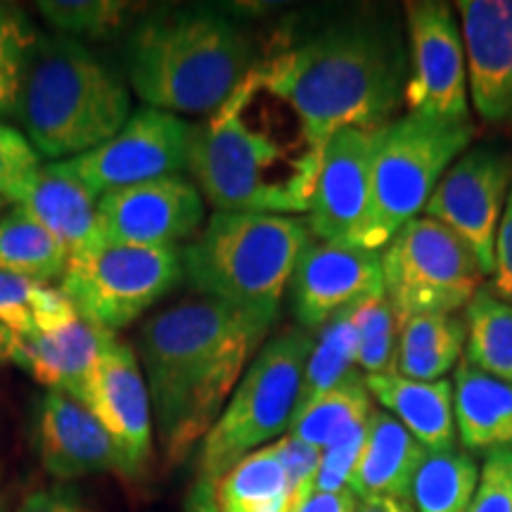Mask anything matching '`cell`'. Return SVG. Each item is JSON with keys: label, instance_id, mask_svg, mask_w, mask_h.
Wrapping results in <instances>:
<instances>
[{"label": "cell", "instance_id": "1", "mask_svg": "<svg viewBox=\"0 0 512 512\" xmlns=\"http://www.w3.org/2000/svg\"><path fill=\"white\" fill-rule=\"evenodd\" d=\"M273 323L202 294L145 320L136 354L166 467L207 437Z\"/></svg>", "mask_w": 512, "mask_h": 512}, {"label": "cell", "instance_id": "2", "mask_svg": "<svg viewBox=\"0 0 512 512\" xmlns=\"http://www.w3.org/2000/svg\"><path fill=\"white\" fill-rule=\"evenodd\" d=\"M320 157L297 114L249 74L219 110L195 124L188 171L216 211L302 216L309 214Z\"/></svg>", "mask_w": 512, "mask_h": 512}, {"label": "cell", "instance_id": "3", "mask_svg": "<svg viewBox=\"0 0 512 512\" xmlns=\"http://www.w3.org/2000/svg\"><path fill=\"white\" fill-rule=\"evenodd\" d=\"M252 74L323 150L342 128L380 131L396 119L408 55L394 27L358 17L259 62Z\"/></svg>", "mask_w": 512, "mask_h": 512}, {"label": "cell", "instance_id": "4", "mask_svg": "<svg viewBox=\"0 0 512 512\" xmlns=\"http://www.w3.org/2000/svg\"><path fill=\"white\" fill-rule=\"evenodd\" d=\"M259 64L249 36L214 10H162L128 38V81L147 107L214 114Z\"/></svg>", "mask_w": 512, "mask_h": 512}, {"label": "cell", "instance_id": "5", "mask_svg": "<svg viewBox=\"0 0 512 512\" xmlns=\"http://www.w3.org/2000/svg\"><path fill=\"white\" fill-rule=\"evenodd\" d=\"M12 117L38 155L74 159L117 136L131 117V95L110 64L81 43L38 34Z\"/></svg>", "mask_w": 512, "mask_h": 512}, {"label": "cell", "instance_id": "6", "mask_svg": "<svg viewBox=\"0 0 512 512\" xmlns=\"http://www.w3.org/2000/svg\"><path fill=\"white\" fill-rule=\"evenodd\" d=\"M311 233L299 216L214 211L181 247L183 278L202 297L278 318Z\"/></svg>", "mask_w": 512, "mask_h": 512}, {"label": "cell", "instance_id": "7", "mask_svg": "<svg viewBox=\"0 0 512 512\" xmlns=\"http://www.w3.org/2000/svg\"><path fill=\"white\" fill-rule=\"evenodd\" d=\"M470 121L403 114L375 136L368 207L351 245L382 252L408 221L418 219L448 166L470 147Z\"/></svg>", "mask_w": 512, "mask_h": 512}, {"label": "cell", "instance_id": "8", "mask_svg": "<svg viewBox=\"0 0 512 512\" xmlns=\"http://www.w3.org/2000/svg\"><path fill=\"white\" fill-rule=\"evenodd\" d=\"M313 335L285 330L256 351L226 408L202 439L197 477L216 484L249 453L283 437L297 413Z\"/></svg>", "mask_w": 512, "mask_h": 512}, {"label": "cell", "instance_id": "9", "mask_svg": "<svg viewBox=\"0 0 512 512\" xmlns=\"http://www.w3.org/2000/svg\"><path fill=\"white\" fill-rule=\"evenodd\" d=\"M384 294L396 318L458 313L484 285L477 256L439 221H408L380 252Z\"/></svg>", "mask_w": 512, "mask_h": 512}, {"label": "cell", "instance_id": "10", "mask_svg": "<svg viewBox=\"0 0 512 512\" xmlns=\"http://www.w3.org/2000/svg\"><path fill=\"white\" fill-rule=\"evenodd\" d=\"M181 280V247L105 242L93 252L69 256L60 292L88 320L117 335Z\"/></svg>", "mask_w": 512, "mask_h": 512}, {"label": "cell", "instance_id": "11", "mask_svg": "<svg viewBox=\"0 0 512 512\" xmlns=\"http://www.w3.org/2000/svg\"><path fill=\"white\" fill-rule=\"evenodd\" d=\"M408 76L403 102L408 114L470 121V83L463 31L451 5L437 0L406 3Z\"/></svg>", "mask_w": 512, "mask_h": 512}, {"label": "cell", "instance_id": "12", "mask_svg": "<svg viewBox=\"0 0 512 512\" xmlns=\"http://www.w3.org/2000/svg\"><path fill=\"white\" fill-rule=\"evenodd\" d=\"M512 190V152L494 145L467 147L441 176L422 216L439 221L494 273L496 233Z\"/></svg>", "mask_w": 512, "mask_h": 512}, {"label": "cell", "instance_id": "13", "mask_svg": "<svg viewBox=\"0 0 512 512\" xmlns=\"http://www.w3.org/2000/svg\"><path fill=\"white\" fill-rule=\"evenodd\" d=\"M195 124L178 114L140 107L124 128L86 155L69 159L95 197L131 185L183 176Z\"/></svg>", "mask_w": 512, "mask_h": 512}, {"label": "cell", "instance_id": "14", "mask_svg": "<svg viewBox=\"0 0 512 512\" xmlns=\"http://www.w3.org/2000/svg\"><path fill=\"white\" fill-rule=\"evenodd\" d=\"M105 242L136 247H178L207 223L202 192L185 176L110 190L98 200Z\"/></svg>", "mask_w": 512, "mask_h": 512}, {"label": "cell", "instance_id": "15", "mask_svg": "<svg viewBox=\"0 0 512 512\" xmlns=\"http://www.w3.org/2000/svg\"><path fill=\"white\" fill-rule=\"evenodd\" d=\"M83 406L100 420L117 446L121 477L143 475L152 456V403L131 344L119 337L107 344L88 382Z\"/></svg>", "mask_w": 512, "mask_h": 512}, {"label": "cell", "instance_id": "16", "mask_svg": "<svg viewBox=\"0 0 512 512\" xmlns=\"http://www.w3.org/2000/svg\"><path fill=\"white\" fill-rule=\"evenodd\" d=\"M290 294L302 330L320 328L361 299L384 294L380 252L311 238L292 273Z\"/></svg>", "mask_w": 512, "mask_h": 512}, {"label": "cell", "instance_id": "17", "mask_svg": "<svg viewBox=\"0 0 512 512\" xmlns=\"http://www.w3.org/2000/svg\"><path fill=\"white\" fill-rule=\"evenodd\" d=\"M377 131L342 128L323 147L306 228L311 238L351 245L368 207Z\"/></svg>", "mask_w": 512, "mask_h": 512}, {"label": "cell", "instance_id": "18", "mask_svg": "<svg viewBox=\"0 0 512 512\" xmlns=\"http://www.w3.org/2000/svg\"><path fill=\"white\" fill-rule=\"evenodd\" d=\"M470 100L479 117L512 126V0H460Z\"/></svg>", "mask_w": 512, "mask_h": 512}, {"label": "cell", "instance_id": "19", "mask_svg": "<svg viewBox=\"0 0 512 512\" xmlns=\"http://www.w3.org/2000/svg\"><path fill=\"white\" fill-rule=\"evenodd\" d=\"M114 337V332L102 330L69 304L34 332L19 337L15 363L43 387L83 403L93 370Z\"/></svg>", "mask_w": 512, "mask_h": 512}, {"label": "cell", "instance_id": "20", "mask_svg": "<svg viewBox=\"0 0 512 512\" xmlns=\"http://www.w3.org/2000/svg\"><path fill=\"white\" fill-rule=\"evenodd\" d=\"M38 453L50 477L60 482L117 472L119 451L100 420L74 396L48 389L38 411Z\"/></svg>", "mask_w": 512, "mask_h": 512}, {"label": "cell", "instance_id": "21", "mask_svg": "<svg viewBox=\"0 0 512 512\" xmlns=\"http://www.w3.org/2000/svg\"><path fill=\"white\" fill-rule=\"evenodd\" d=\"M98 200L69 162L41 164L19 207L48 228L67 247L69 256L105 245L98 219Z\"/></svg>", "mask_w": 512, "mask_h": 512}, {"label": "cell", "instance_id": "22", "mask_svg": "<svg viewBox=\"0 0 512 512\" xmlns=\"http://www.w3.org/2000/svg\"><path fill=\"white\" fill-rule=\"evenodd\" d=\"M427 456V448L387 411H375L368 418L366 444L349 477V489L358 501L394 498L411 503L413 479Z\"/></svg>", "mask_w": 512, "mask_h": 512}, {"label": "cell", "instance_id": "23", "mask_svg": "<svg viewBox=\"0 0 512 512\" xmlns=\"http://www.w3.org/2000/svg\"><path fill=\"white\" fill-rule=\"evenodd\" d=\"M373 401L399 420L427 451H444L456 444L453 382H418L399 373L366 375Z\"/></svg>", "mask_w": 512, "mask_h": 512}, {"label": "cell", "instance_id": "24", "mask_svg": "<svg viewBox=\"0 0 512 512\" xmlns=\"http://www.w3.org/2000/svg\"><path fill=\"white\" fill-rule=\"evenodd\" d=\"M453 413L465 451L512 446V382L482 373L465 358L453 380Z\"/></svg>", "mask_w": 512, "mask_h": 512}, {"label": "cell", "instance_id": "25", "mask_svg": "<svg viewBox=\"0 0 512 512\" xmlns=\"http://www.w3.org/2000/svg\"><path fill=\"white\" fill-rule=\"evenodd\" d=\"M467 328L460 313H420L399 320L394 373L408 380L437 382L465 356Z\"/></svg>", "mask_w": 512, "mask_h": 512}, {"label": "cell", "instance_id": "26", "mask_svg": "<svg viewBox=\"0 0 512 512\" xmlns=\"http://www.w3.org/2000/svg\"><path fill=\"white\" fill-rule=\"evenodd\" d=\"M221 512H290L292 489L275 444L242 458L216 482Z\"/></svg>", "mask_w": 512, "mask_h": 512}, {"label": "cell", "instance_id": "27", "mask_svg": "<svg viewBox=\"0 0 512 512\" xmlns=\"http://www.w3.org/2000/svg\"><path fill=\"white\" fill-rule=\"evenodd\" d=\"M69 252L24 207H12L0 219V268L48 285L62 278Z\"/></svg>", "mask_w": 512, "mask_h": 512}, {"label": "cell", "instance_id": "28", "mask_svg": "<svg viewBox=\"0 0 512 512\" xmlns=\"http://www.w3.org/2000/svg\"><path fill=\"white\" fill-rule=\"evenodd\" d=\"M373 411V396L368 392L366 375L354 368L330 392L318 396L294 415L287 434L323 451L351 427L366 422Z\"/></svg>", "mask_w": 512, "mask_h": 512}, {"label": "cell", "instance_id": "29", "mask_svg": "<svg viewBox=\"0 0 512 512\" xmlns=\"http://www.w3.org/2000/svg\"><path fill=\"white\" fill-rule=\"evenodd\" d=\"M465 361L482 373L512 382V304L482 285L463 309Z\"/></svg>", "mask_w": 512, "mask_h": 512}, {"label": "cell", "instance_id": "30", "mask_svg": "<svg viewBox=\"0 0 512 512\" xmlns=\"http://www.w3.org/2000/svg\"><path fill=\"white\" fill-rule=\"evenodd\" d=\"M479 482V463L465 448L427 451L413 479L418 512H470Z\"/></svg>", "mask_w": 512, "mask_h": 512}, {"label": "cell", "instance_id": "31", "mask_svg": "<svg viewBox=\"0 0 512 512\" xmlns=\"http://www.w3.org/2000/svg\"><path fill=\"white\" fill-rule=\"evenodd\" d=\"M356 349V330L347 309L335 313L320 325L318 335H313V347L304 368L297 413L311 401H316L318 396L330 392L339 380H344L356 368Z\"/></svg>", "mask_w": 512, "mask_h": 512}, {"label": "cell", "instance_id": "32", "mask_svg": "<svg viewBox=\"0 0 512 512\" xmlns=\"http://www.w3.org/2000/svg\"><path fill=\"white\" fill-rule=\"evenodd\" d=\"M349 318L356 330V368L363 375L394 373L399 318L387 294H373L349 306Z\"/></svg>", "mask_w": 512, "mask_h": 512}, {"label": "cell", "instance_id": "33", "mask_svg": "<svg viewBox=\"0 0 512 512\" xmlns=\"http://www.w3.org/2000/svg\"><path fill=\"white\" fill-rule=\"evenodd\" d=\"M69 304L60 287H50L0 268V323L15 335H29Z\"/></svg>", "mask_w": 512, "mask_h": 512}, {"label": "cell", "instance_id": "34", "mask_svg": "<svg viewBox=\"0 0 512 512\" xmlns=\"http://www.w3.org/2000/svg\"><path fill=\"white\" fill-rule=\"evenodd\" d=\"M36 8L60 34L98 38L117 31L136 5L124 0H43Z\"/></svg>", "mask_w": 512, "mask_h": 512}, {"label": "cell", "instance_id": "35", "mask_svg": "<svg viewBox=\"0 0 512 512\" xmlns=\"http://www.w3.org/2000/svg\"><path fill=\"white\" fill-rule=\"evenodd\" d=\"M36 38L38 34L27 12L0 3V117L15 114L24 67Z\"/></svg>", "mask_w": 512, "mask_h": 512}, {"label": "cell", "instance_id": "36", "mask_svg": "<svg viewBox=\"0 0 512 512\" xmlns=\"http://www.w3.org/2000/svg\"><path fill=\"white\" fill-rule=\"evenodd\" d=\"M41 169V155L27 136L15 126L0 121V200L15 207L24 202L34 178Z\"/></svg>", "mask_w": 512, "mask_h": 512}, {"label": "cell", "instance_id": "37", "mask_svg": "<svg viewBox=\"0 0 512 512\" xmlns=\"http://www.w3.org/2000/svg\"><path fill=\"white\" fill-rule=\"evenodd\" d=\"M368 420L354 425L342 437H337L330 446L320 451V463L316 479H313V491L320 494H337V491L349 489V477L354 472L356 460L361 456V448L366 444Z\"/></svg>", "mask_w": 512, "mask_h": 512}, {"label": "cell", "instance_id": "38", "mask_svg": "<svg viewBox=\"0 0 512 512\" xmlns=\"http://www.w3.org/2000/svg\"><path fill=\"white\" fill-rule=\"evenodd\" d=\"M470 512H512V446L484 453Z\"/></svg>", "mask_w": 512, "mask_h": 512}, {"label": "cell", "instance_id": "39", "mask_svg": "<svg viewBox=\"0 0 512 512\" xmlns=\"http://www.w3.org/2000/svg\"><path fill=\"white\" fill-rule=\"evenodd\" d=\"M275 451L283 460L287 479H290L292 508H297L304 498L313 494V479H316L318 472L320 448L309 446L306 441L292 437V434H285V437L275 441Z\"/></svg>", "mask_w": 512, "mask_h": 512}, {"label": "cell", "instance_id": "40", "mask_svg": "<svg viewBox=\"0 0 512 512\" xmlns=\"http://www.w3.org/2000/svg\"><path fill=\"white\" fill-rule=\"evenodd\" d=\"M489 287L503 302L512 304V190L508 195V202H505L501 226H498L496 233L494 273H491Z\"/></svg>", "mask_w": 512, "mask_h": 512}, {"label": "cell", "instance_id": "41", "mask_svg": "<svg viewBox=\"0 0 512 512\" xmlns=\"http://www.w3.org/2000/svg\"><path fill=\"white\" fill-rule=\"evenodd\" d=\"M17 512H91L83 498L69 486H53V489L34 491L24 498Z\"/></svg>", "mask_w": 512, "mask_h": 512}, {"label": "cell", "instance_id": "42", "mask_svg": "<svg viewBox=\"0 0 512 512\" xmlns=\"http://www.w3.org/2000/svg\"><path fill=\"white\" fill-rule=\"evenodd\" d=\"M358 498L354 491L344 489L337 491V494H320V491H313L309 498H304L297 508L290 512H356Z\"/></svg>", "mask_w": 512, "mask_h": 512}, {"label": "cell", "instance_id": "43", "mask_svg": "<svg viewBox=\"0 0 512 512\" xmlns=\"http://www.w3.org/2000/svg\"><path fill=\"white\" fill-rule=\"evenodd\" d=\"M181 512H221L219 503H216V484L197 477L188 496H185Z\"/></svg>", "mask_w": 512, "mask_h": 512}, {"label": "cell", "instance_id": "44", "mask_svg": "<svg viewBox=\"0 0 512 512\" xmlns=\"http://www.w3.org/2000/svg\"><path fill=\"white\" fill-rule=\"evenodd\" d=\"M356 512H415L411 503L394 501V498H368V501H358Z\"/></svg>", "mask_w": 512, "mask_h": 512}, {"label": "cell", "instance_id": "45", "mask_svg": "<svg viewBox=\"0 0 512 512\" xmlns=\"http://www.w3.org/2000/svg\"><path fill=\"white\" fill-rule=\"evenodd\" d=\"M17 351H19V337L10 328H5V325L0 323V366H5V363H15Z\"/></svg>", "mask_w": 512, "mask_h": 512}, {"label": "cell", "instance_id": "46", "mask_svg": "<svg viewBox=\"0 0 512 512\" xmlns=\"http://www.w3.org/2000/svg\"><path fill=\"white\" fill-rule=\"evenodd\" d=\"M0 207H3V200H0Z\"/></svg>", "mask_w": 512, "mask_h": 512}]
</instances>
